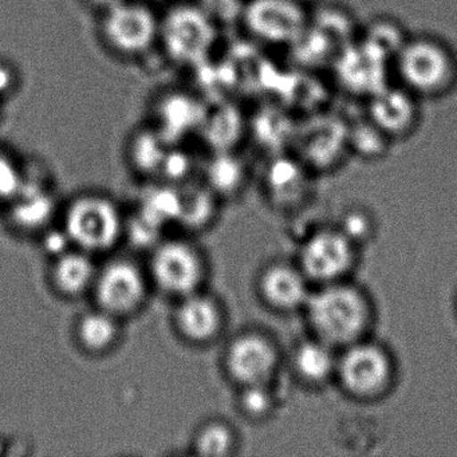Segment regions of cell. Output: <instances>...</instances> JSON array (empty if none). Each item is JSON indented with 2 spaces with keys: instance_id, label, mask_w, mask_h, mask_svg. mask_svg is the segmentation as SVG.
Returning <instances> with one entry per match:
<instances>
[{
  "instance_id": "obj_1",
  "label": "cell",
  "mask_w": 457,
  "mask_h": 457,
  "mask_svg": "<svg viewBox=\"0 0 457 457\" xmlns=\"http://www.w3.org/2000/svg\"><path fill=\"white\" fill-rule=\"evenodd\" d=\"M392 76L421 101L443 100L457 89V50L436 34H409L393 58Z\"/></svg>"
},
{
  "instance_id": "obj_2",
  "label": "cell",
  "mask_w": 457,
  "mask_h": 457,
  "mask_svg": "<svg viewBox=\"0 0 457 457\" xmlns=\"http://www.w3.org/2000/svg\"><path fill=\"white\" fill-rule=\"evenodd\" d=\"M303 309L312 337L337 350L368 338L373 322L368 295L347 279L317 286Z\"/></svg>"
},
{
  "instance_id": "obj_3",
  "label": "cell",
  "mask_w": 457,
  "mask_h": 457,
  "mask_svg": "<svg viewBox=\"0 0 457 457\" xmlns=\"http://www.w3.org/2000/svg\"><path fill=\"white\" fill-rule=\"evenodd\" d=\"M62 227L73 247L97 256L111 253L124 240L127 219L112 197L93 192L69 203Z\"/></svg>"
},
{
  "instance_id": "obj_4",
  "label": "cell",
  "mask_w": 457,
  "mask_h": 457,
  "mask_svg": "<svg viewBox=\"0 0 457 457\" xmlns=\"http://www.w3.org/2000/svg\"><path fill=\"white\" fill-rule=\"evenodd\" d=\"M152 286L180 299L203 290L208 266L200 248L187 239H162L151 248L146 267Z\"/></svg>"
},
{
  "instance_id": "obj_5",
  "label": "cell",
  "mask_w": 457,
  "mask_h": 457,
  "mask_svg": "<svg viewBox=\"0 0 457 457\" xmlns=\"http://www.w3.org/2000/svg\"><path fill=\"white\" fill-rule=\"evenodd\" d=\"M336 378L350 397L377 400L392 387L395 362L385 347L363 338L338 350Z\"/></svg>"
},
{
  "instance_id": "obj_6",
  "label": "cell",
  "mask_w": 457,
  "mask_h": 457,
  "mask_svg": "<svg viewBox=\"0 0 457 457\" xmlns=\"http://www.w3.org/2000/svg\"><path fill=\"white\" fill-rule=\"evenodd\" d=\"M151 287L146 269L132 259L114 258L98 267L90 295L96 307L122 320L144 309Z\"/></svg>"
},
{
  "instance_id": "obj_7",
  "label": "cell",
  "mask_w": 457,
  "mask_h": 457,
  "mask_svg": "<svg viewBox=\"0 0 457 457\" xmlns=\"http://www.w3.org/2000/svg\"><path fill=\"white\" fill-rule=\"evenodd\" d=\"M160 17L143 2L124 0L100 17V37L113 54L135 60L159 42Z\"/></svg>"
},
{
  "instance_id": "obj_8",
  "label": "cell",
  "mask_w": 457,
  "mask_h": 457,
  "mask_svg": "<svg viewBox=\"0 0 457 457\" xmlns=\"http://www.w3.org/2000/svg\"><path fill=\"white\" fill-rule=\"evenodd\" d=\"M215 37V22L199 4H178L160 17L159 42L175 62H199Z\"/></svg>"
},
{
  "instance_id": "obj_9",
  "label": "cell",
  "mask_w": 457,
  "mask_h": 457,
  "mask_svg": "<svg viewBox=\"0 0 457 457\" xmlns=\"http://www.w3.org/2000/svg\"><path fill=\"white\" fill-rule=\"evenodd\" d=\"M240 20L253 38L291 49L306 33L312 14L296 0H248Z\"/></svg>"
},
{
  "instance_id": "obj_10",
  "label": "cell",
  "mask_w": 457,
  "mask_h": 457,
  "mask_svg": "<svg viewBox=\"0 0 457 457\" xmlns=\"http://www.w3.org/2000/svg\"><path fill=\"white\" fill-rule=\"evenodd\" d=\"M357 262V245L337 227L318 229L299 251L296 266L312 285L346 280Z\"/></svg>"
},
{
  "instance_id": "obj_11",
  "label": "cell",
  "mask_w": 457,
  "mask_h": 457,
  "mask_svg": "<svg viewBox=\"0 0 457 457\" xmlns=\"http://www.w3.org/2000/svg\"><path fill=\"white\" fill-rule=\"evenodd\" d=\"M280 361L279 349L269 336L258 330L243 331L224 350V373L239 387L272 384Z\"/></svg>"
},
{
  "instance_id": "obj_12",
  "label": "cell",
  "mask_w": 457,
  "mask_h": 457,
  "mask_svg": "<svg viewBox=\"0 0 457 457\" xmlns=\"http://www.w3.org/2000/svg\"><path fill=\"white\" fill-rule=\"evenodd\" d=\"M421 103L393 81L366 100L365 116L395 143L417 132L422 120Z\"/></svg>"
},
{
  "instance_id": "obj_13",
  "label": "cell",
  "mask_w": 457,
  "mask_h": 457,
  "mask_svg": "<svg viewBox=\"0 0 457 457\" xmlns=\"http://www.w3.org/2000/svg\"><path fill=\"white\" fill-rule=\"evenodd\" d=\"M339 84L366 100L386 87L392 76V62L360 38L345 46L336 57Z\"/></svg>"
},
{
  "instance_id": "obj_14",
  "label": "cell",
  "mask_w": 457,
  "mask_h": 457,
  "mask_svg": "<svg viewBox=\"0 0 457 457\" xmlns=\"http://www.w3.org/2000/svg\"><path fill=\"white\" fill-rule=\"evenodd\" d=\"M172 322L187 344L208 346L218 341L226 328V310L218 298L200 290L178 299Z\"/></svg>"
},
{
  "instance_id": "obj_15",
  "label": "cell",
  "mask_w": 457,
  "mask_h": 457,
  "mask_svg": "<svg viewBox=\"0 0 457 457\" xmlns=\"http://www.w3.org/2000/svg\"><path fill=\"white\" fill-rule=\"evenodd\" d=\"M309 282L296 264L272 263L258 277L259 298L269 309L291 312L303 309L312 294Z\"/></svg>"
},
{
  "instance_id": "obj_16",
  "label": "cell",
  "mask_w": 457,
  "mask_h": 457,
  "mask_svg": "<svg viewBox=\"0 0 457 457\" xmlns=\"http://www.w3.org/2000/svg\"><path fill=\"white\" fill-rule=\"evenodd\" d=\"M97 271L95 256L74 247L52 259L50 286L61 298H82L92 293Z\"/></svg>"
},
{
  "instance_id": "obj_17",
  "label": "cell",
  "mask_w": 457,
  "mask_h": 457,
  "mask_svg": "<svg viewBox=\"0 0 457 457\" xmlns=\"http://www.w3.org/2000/svg\"><path fill=\"white\" fill-rule=\"evenodd\" d=\"M347 152V125L322 122L312 125L306 135H301L299 160L309 170H330L341 162Z\"/></svg>"
},
{
  "instance_id": "obj_18",
  "label": "cell",
  "mask_w": 457,
  "mask_h": 457,
  "mask_svg": "<svg viewBox=\"0 0 457 457\" xmlns=\"http://www.w3.org/2000/svg\"><path fill=\"white\" fill-rule=\"evenodd\" d=\"M121 320L95 307L79 315L74 326V337L82 352L105 355L113 352L121 341Z\"/></svg>"
},
{
  "instance_id": "obj_19",
  "label": "cell",
  "mask_w": 457,
  "mask_h": 457,
  "mask_svg": "<svg viewBox=\"0 0 457 457\" xmlns=\"http://www.w3.org/2000/svg\"><path fill=\"white\" fill-rule=\"evenodd\" d=\"M337 360L338 350L312 337L294 347L290 362L301 381L317 386L336 378Z\"/></svg>"
},
{
  "instance_id": "obj_20",
  "label": "cell",
  "mask_w": 457,
  "mask_h": 457,
  "mask_svg": "<svg viewBox=\"0 0 457 457\" xmlns=\"http://www.w3.org/2000/svg\"><path fill=\"white\" fill-rule=\"evenodd\" d=\"M12 223L20 229L38 232L49 227L55 212L54 197L47 189L31 186L25 180L20 194L10 202Z\"/></svg>"
},
{
  "instance_id": "obj_21",
  "label": "cell",
  "mask_w": 457,
  "mask_h": 457,
  "mask_svg": "<svg viewBox=\"0 0 457 457\" xmlns=\"http://www.w3.org/2000/svg\"><path fill=\"white\" fill-rule=\"evenodd\" d=\"M307 172L299 159L275 160L266 175L270 197L278 204H293L306 191Z\"/></svg>"
},
{
  "instance_id": "obj_22",
  "label": "cell",
  "mask_w": 457,
  "mask_h": 457,
  "mask_svg": "<svg viewBox=\"0 0 457 457\" xmlns=\"http://www.w3.org/2000/svg\"><path fill=\"white\" fill-rule=\"evenodd\" d=\"M239 437L237 430L224 420H208L200 425L192 437L191 448L200 457H228L237 452Z\"/></svg>"
},
{
  "instance_id": "obj_23",
  "label": "cell",
  "mask_w": 457,
  "mask_h": 457,
  "mask_svg": "<svg viewBox=\"0 0 457 457\" xmlns=\"http://www.w3.org/2000/svg\"><path fill=\"white\" fill-rule=\"evenodd\" d=\"M180 211L181 189L172 184L162 183L145 192L138 215L162 229L168 224L178 223Z\"/></svg>"
},
{
  "instance_id": "obj_24",
  "label": "cell",
  "mask_w": 457,
  "mask_h": 457,
  "mask_svg": "<svg viewBox=\"0 0 457 457\" xmlns=\"http://www.w3.org/2000/svg\"><path fill=\"white\" fill-rule=\"evenodd\" d=\"M218 205V195L207 186L189 188L188 191L181 189V211L178 223L192 231H200L215 220Z\"/></svg>"
},
{
  "instance_id": "obj_25",
  "label": "cell",
  "mask_w": 457,
  "mask_h": 457,
  "mask_svg": "<svg viewBox=\"0 0 457 457\" xmlns=\"http://www.w3.org/2000/svg\"><path fill=\"white\" fill-rule=\"evenodd\" d=\"M392 143L393 141L366 116L355 124L347 125L349 152L358 154L362 159H381Z\"/></svg>"
},
{
  "instance_id": "obj_26",
  "label": "cell",
  "mask_w": 457,
  "mask_h": 457,
  "mask_svg": "<svg viewBox=\"0 0 457 457\" xmlns=\"http://www.w3.org/2000/svg\"><path fill=\"white\" fill-rule=\"evenodd\" d=\"M408 36L409 34L403 31L397 21L386 17L371 21L360 31L361 41L381 53L390 62H393V58L395 57Z\"/></svg>"
},
{
  "instance_id": "obj_27",
  "label": "cell",
  "mask_w": 457,
  "mask_h": 457,
  "mask_svg": "<svg viewBox=\"0 0 457 457\" xmlns=\"http://www.w3.org/2000/svg\"><path fill=\"white\" fill-rule=\"evenodd\" d=\"M205 186L219 197L235 196L245 183V170L239 162L219 154L207 168Z\"/></svg>"
},
{
  "instance_id": "obj_28",
  "label": "cell",
  "mask_w": 457,
  "mask_h": 457,
  "mask_svg": "<svg viewBox=\"0 0 457 457\" xmlns=\"http://www.w3.org/2000/svg\"><path fill=\"white\" fill-rule=\"evenodd\" d=\"M237 405L245 419L251 421H263L274 413L277 406V395L272 392V384L240 387Z\"/></svg>"
},
{
  "instance_id": "obj_29",
  "label": "cell",
  "mask_w": 457,
  "mask_h": 457,
  "mask_svg": "<svg viewBox=\"0 0 457 457\" xmlns=\"http://www.w3.org/2000/svg\"><path fill=\"white\" fill-rule=\"evenodd\" d=\"M159 137L156 135H140L133 140L130 149L133 168L144 175H151L162 170L167 151L162 148Z\"/></svg>"
},
{
  "instance_id": "obj_30",
  "label": "cell",
  "mask_w": 457,
  "mask_h": 457,
  "mask_svg": "<svg viewBox=\"0 0 457 457\" xmlns=\"http://www.w3.org/2000/svg\"><path fill=\"white\" fill-rule=\"evenodd\" d=\"M25 184V173L6 154H0V202H12Z\"/></svg>"
},
{
  "instance_id": "obj_31",
  "label": "cell",
  "mask_w": 457,
  "mask_h": 457,
  "mask_svg": "<svg viewBox=\"0 0 457 457\" xmlns=\"http://www.w3.org/2000/svg\"><path fill=\"white\" fill-rule=\"evenodd\" d=\"M338 228L357 245L358 243L365 242L370 237L371 220L361 211H350L345 215Z\"/></svg>"
},
{
  "instance_id": "obj_32",
  "label": "cell",
  "mask_w": 457,
  "mask_h": 457,
  "mask_svg": "<svg viewBox=\"0 0 457 457\" xmlns=\"http://www.w3.org/2000/svg\"><path fill=\"white\" fill-rule=\"evenodd\" d=\"M41 237L42 250L52 259L57 258V256L62 255L66 251L74 248L73 245H71V237L66 234L63 227H61V228L47 227L46 229L41 232Z\"/></svg>"
},
{
  "instance_id": "obj_33",
  "label": "cell",
  "mask_w": 457,
  "mask_h": 457,
  "mask_svg": "<svg viewBox=\"0 0 457 457\" xmlns=\"http://www.w3.org/2000/svg\"><path fill=\"white\" fill-rule=\"evenodd\" d=\"M89 4L90 9L95 10L98 15L105 14L109 10L116 7L117 4H121L124 0H85Z\"/></svg>"
},
{
  "instance_id": "obj_34",
  "label": "cell",
  "mask_w": 457,
  "mask_h": 457,
  "mask_svg": "<svg viewBox=\"0 0 457 457\" xmlns=\"http://www.w3.org/2000/svg\"><path fill=\"white\" fill-rule=\"evenodd\" d=\"M14 84V76L12 71L4 66H0V95H4Z\"/></svg>"
},
{
  "instance_id": "obj_35",
  "label": "cell",
  "mask_w": 457,
  "mask_h": 457,
  "mask_svg": "<svg viewBox=\"0 0 457 457\" xmlns=\"http://www.w3.org/2000/svg\"><path fill=\"white\" fill-rule=\"evenodd\" d=\"M296 2H298V4H303V6L309 7L310 9V7L315 6V4H320V2H322V0H296Z\"/></svg>"
},
{
  "instance_id": "obj_36",
  "label": "cell",
  "mask_w": 457,
  "mask_h": 457,
  "mask_svg": "<svg viewBox=\"0 0 457 457\" xmlns=\"http://www.w3.org/2000/svg\"><path fill=\"white\" fill-rule=\"evenodd\" d=\"M312 29H314V28H312ZM315 30H317V29H315ZM317 31H318V30H317ZM318 33H320V36H322V37H323V38H328V36H323V34H322V33H320V31H318ZM328 39H330V41H331V42H333V44H336V41H334L333 37L328 36Z\"/></svg>"
}]
</instances>
